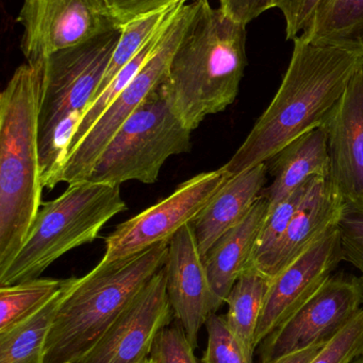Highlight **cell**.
<instances>
[{"mask_svg": "<svg viewBox=\"0 0 363 363\" xmlns=\"http://www.w3.org/2000/svg\"><path fill=\"white\" fill-rule=\"evenodd\" d=\"M343 260L363 274V200H345L337 223Z\"/></svg>", "mask_w": 363, "mask_h": 363, "instance_id": "484cf974", "label": "cell"}, {"mask_svg": "<svg viewBox=\"0 0 363 363\" xmlns=\"http://www.w3.org/2000/svg\"><path fill=\"white\" fill-rule=\"evenodd\" d=\"M269 170L266 163L232 177L191 222L202 257L228 230L240 223L261 196Z\"/></svg>", "mask_w": 363, "mask_h": 363, "instance_id": "ac0fdd59", "label": "cell"}, {"mask_svg": "<svg viewBox=\"0 0 363 363\" xmlns=\"http://www.w3.org/2000/svg\"><path fill=\"white\" fill-rule=\"evenodd\" d=\"M123 27L82 44L51 53L40 61L38 155L44 188L53 189L72 138L93 102Z\"/></svg>", "mask_w": 363, "mask_h": 363, "instance_id": "277c9868", "label": "cell"}, {"mask_svg": "<svg viewBox=\"0 0 363 363\" xmlns=\"http://www.w3.org/2000/svg\"><path fill=\"white\" fill-rule=\"evenodd\" d=\"M315 179L317 177L309 179L294 189V191H292L289 196L277 203L274 207L269 209L268 216H266L259 235H258L253 258L247 268H251V267L257 268L276 249L277 245L283 239L286 230L289 228L300 203L303 202L311 186L315 183Z\"/></svg>", "mask_w": 363, "mask_h": 363, "instance_id": "cb8c5ba5", "label": "cell"}, {"mask_svg": "<svg viewBox=\"0 0 363 363\" xmlns=\"http://www.w3.org/2000/svg\"><path fill=\"white\" fill-rule=\"evenodd\" d=\"M273 182L264 187L261 196L270 208L313 177L328 178L330 159L327 134L324 125L298 136L266 162Z\"/></svg>", "mask_w": 363, "mask_h": 363, "instance_id": "d6986e66", "label": "cell"}, {"mask_svg": "<svg viewBox=\"0 0 363 363\" xmlns=\"http://www.w3.org/2000/svg\"><path fill=\"white\" fill-rule=\"evenodd\" d=\"M363 355V308L309 363H351Z\"/></svg>", "mask_w": 363, "mask_h": 363, "instance_id": "83f0119b", "label": "cell"}, {"mask_svg": "<svg viewBox=\"0 0 363 363\" xmlns=\"http://www.w3.org/2000/svg\"><path fill=\"white\" fill-rule=\"evenodd\" d=\"M345 202L330 179L317 177L281 242L256 269L274 279L337 225Z\"/></svg>", "mask_w": 363, "mask_h": 363, "instance_id": "2e32d148", "label": "cell"}, {"mask_svg": "<svg viewBox=\"0 0 363 363\" xmlns=\"http://www.w3.org/2000/svg\"><path fill=\"white\" fill-rule=\"evenodd\" d=\"M208 345L202 363H249L238 341L230 332L225 315L211 313L205 322Z\"/></svg>", "mask_w": 363, "mask_h": 363, "instance_id": "4316f807", "label": "cell"}, {"mask_svg": "<svg viewBox=\"0 0 363 363\" xmlns=\"http://www.w3.org/2000/svg\"><path fill=\"white\" fill-rule=\"evenodd\" d=\"M192 12L193 1L180 2L175 6L151 57L87 135L68 153L58 176V184L87 180L98 157L113 136L166 78L173 53L189 23Z\"/></svg>", "mask_w": 363, "mask_h": 363, "instance_id": "ba28073f", "label": "cell"}, {"mask_svg": "<svg viewBox=\"0 0 363 363\" xmlns=\"http://www.w3.org/2000/svg\"><path fill=\"white\" fill-rule=\"evenodd\" d=\"M164 269L166 292L175 318L196 350L200 328L217 311L204 257L198 250L191 223L170 239Z\"/></svg>", "mask_w": 363, "mask_h": 363, "instance_id": "5bb4252c", "label": "cell"}, {"mask_svg": "<svg viewBox=\"0 0 363 363\" xmlns=\"http://www.w3.org/2000/svg\"><path fill=\"white\" fill-rule=\"evenodd\" d=\"M326 345H327V343H326ZM326 345H313V347H308V349L290 354V355L279 358L276 362L271 363H309L320 353V351H321Z\"/></svg>", "mask_w": 363, "mask_h": 363, "instance_id": "d6a6232c", "label": "cell"}, {"mask_svg": "<svg viewBox=\"0 0 363 363\" xmlns=\"http://www.w3.org/2000/svg\"><path fill=\"white\" fill-rule=\"evenodd\" d=\"M191 133L159 86L113 136L85 181L156 183L168 159L191 150Z\"/></svg>", "mask_w": 363, "mask_h": 363, "instance_id": "52a82bcc", "label": "cell"}, {"mask_svg": "<svg viewBox=\"0 0 363 363\" xmlns=\"http://www.w3.org/2000/svg\"><path fill=\"white\" fill-rule=\"evenodd\" d=\"M67 279H33L0 287V333L16 325L46 304Z\"/></svg>", "mask_w": 363, "mask_h": 363, "instance_id": "603a6c76", "label": "cell"}, {"mask_svg": "<svg viewBox=\"0 0 363 363\" xmlns=\"http://www.w3.org/2000/svg\"><path fill=\"white\" fill-rule=\"evenodd\" d=\"M173 10H174V9H173ZM170 15H168V17H170ZM168 17L166 18V21L162 23L161 27L157 30V32L147 40L146 44L139 51L138 55L134 57V59L128 63V65L115 77L114 80L111 82V84L92 102L91 106H90V108H87V112H85V116H83L78 129H77L74 138H72L68 153H70V151L81 142V140L87 135V132L95 125L96 121L104 114V111H106L107 108L111 106V104L119 97V94L129 84L130 81L138 74L139 70L142 68L145 62L151 57V53H153L156 46H157L158 40H159L160 36H161L162 32H163L164 27H166V23H168Z\"/></svg>", "mask_w": 363, "mask_h": 363, "instance_id": "d4e9b609", "label": "cell"}, {"mask_svg": "<svg viewBox=\"0 0 363 363\" xmlns=\"http://www.w3.org/2000/svg\"><path fill=\"white\" fill-rule=\"evenodd\" d=\"M229 177L220 168L183 182L168 198L119 224L106 238L99 264L131 257L170 239L208 204Z\"/></svg>", "mask_w": 363, "mask_h": 363, "instance_id": "30bf717a", "label": "cell"}, {"mask_svg": "<svg viewBox=\"0 0 363 363\" xmlns=\"http://www.w3.org/2000/svg\"><path fill=\"white\" fill-rule=\"evenodd\" d=\"M343 260L337 225L271 281L256 330V347L283 325L332 277Z\"/></svg>", "mask_w": 363, "mask_h": 363, "instance_id": "4fadbf2b", "label": "cell"}, {"mask_svg": "<svg viewBox=\"0 0 363 363\" xmlns=\"http://www.w3.org/2000/svg\"><path fill=\"white\" fill-rule=\"evenodd\" d=\"M40 83V61L23 64L0 95V272L23 247L43 203Z\"/></svg>", "mask_w": 363, "mask_h": 363, "instance_id": "3957f363", "label": "cell"}, {"mask_svg": "<svg viewBox=\"0 0 363 363\" xmlns=\"http://www.w3.org/2000/svg\"><path fill=\"white\" fill-rule=\"evenodd\" d=\"M272 279L256 268H247L230 290L226 323L249 363L254 362L256 330Z\"/></svg>", "mask_w": 363, "mask_h": 363, "instance_id": "7402d4cb", "label": "cell"}, {"mask_svg": "<svg viewBox=\"0 0 363 363\" xmlns=\"http://www.w3.org/2000/svg\"><path fill=\"white\" fill-rule=\"evenodd\" d=\"M27 63L119 29L108 0H23L16 18Z\"/></svg>", "mask_w": 363, "mask_h": 363, "instance_id": "8fae6325", "label": "cell"}, {"mask_svg": "<svg viewBox=\"0 0 363 363\" xmlns=\"http://www.w3.org/2000/svg\"><path fill=\"white\" fill-rule=\"evenodd\" d=\"M141 363H149V357L146 358V359L143 360V362Z\"/></svg>", "mask_w": 363, "mask_h": 363, "instance_id": "e575fe53", "label": "cell"}, {"mask_svg": "<svg viewBox=\"0 0 363 363\" xmlns=\"http://www.w3.org/2000/svg\"><path fill=\"white\" fill-rule=\"evenodd\" d=\"M269 209L270 203L260 196L244 219L225 233L204 256L217 313L225 304L230 290L249 267Z\"/></svg>", "mask_w": 363, "mask_h": 363, "instance_id": "e0dca14e", "label": "cell"}, {"mask_svg": "<svg viewBox=\"0 0 363 363\" xmlns=\"http://www.w3.org/2000/svg\"><path fill=\"white\" fill-rule=\"evenodd\" d=\"M363 277L332 275L283 325L260 343L261 362L271 363L318 345H326L359 313Z\"/></svg>", "mask_w": 363, "mask_h": 363, "instance_id": "9c48e42d", "label": "cell"}, {"mask_svg": "<svg viewBox=\"0 0 363 363\" xmlns=\"http://www.w3.org/2000/svg\"><path fill=\"white\" fill-rule=\"evenodd\" d=\"M174 318L163 266L77 363H141L151 355L157 335Z\"/></svg>", "mask_w": 363, "mask_h": 363, "instance_id": "7c38bea8", "label": "cell"}, {"mask_svg": "<svg viewBox=\"0 0 363 363\" xmlns=\"http://www.w3.org/2000/svg\"><path fill=\"white\" fill-rule=\"evenodd\" d=\"M181 324L166 326L156 337L149 359L153 363H202L196 358Z\"/></svg>", "mask_w": 363, "mask_h": 363, "instance_id": "f1b7e54d", "label": "cell"}, {"mask_svg": "<svg viewBox=\"0 0 363 363\" xmlns=\"http://www.w3.org/2000/svg\"><path fill=\"white\" fill-rule=\"evenodd\" d=\"M323 125L330 159L328 179L345 200H363V68Z\"/></svg>", "mask_w": 363, "mask_h": 363, "instance_id": "9a60e30c", "label": "cell"}, {"mask_svg": "<svg viewBox=\"0 0 363 363\" xmlns=\"http://www.w3.org/2000/svg\"><path fill=\"white\" fill-rule=\"evenodd\" d=\"M283 82L232 159L221 168L229 178L266 163L292 140L321 127L363 68V52L319 46L294 38Z\"/></svg>", "mask_w": 363, "mask_h": 363, "instance_id": "6da1fadb", "label": "cell"}, {"mask_svg": "<svg viewBox=\"0 0 363 363\" xmlns=\"http://www.w3.org/2000/svg\"><path fill=\"white\" fill-rule=\"evenodd\" d=\"M149 363H153V362H151V359H149Z\"/></svg>", "mask_w": 363, "mask_h": 363, "instance_id": "d590c367", "label": "cell"}, {"mask_svg": "<svg viewBox=\"0 0 363 363\" xmlns=\"http://www.w3.org/2000/svg\"><path fill=\"white\" fill-rule=\"evenodd\" d=\"M126 209L121 186L68 184L61 196L40 205L23 247L0 272V287L38 279L64 254L93 242L107 222Z\"/></svg>", "mask_w": 363, "mask_h": 363, "instance_id": "8992f818", "label": "cell"}, {"mask_svg": "<svg viewBox=\"0 0 363 363\" xmlns=\"http://www.w3.org/2000/svg\"><path fill=\"white\" fill-rule=\"evenodd\" d=\"M168 243L131 257L98 264L79 277L53 320L44 363H77L112 325L145 284L166 264Z\"/></svg>", "mask_w": 363, "mask_h": 363, "instance_id": "5b68a950", "label": "cell"}, {"mask_svg": "<svg viewBox=\"0 0 363 363\" xmlns=\"http://www.w3.org/2000/svg\"><path fill=\"white\" fill-rule=\"evenodd\" d=\"M351 363H363V355L360 356V357L356 358V359Z\"/></svg>", "mask_w": 363, "mask_h": 363, "instance_id": "836d02e7", "label": "cell"}, {"mask_svg": "<svg viewBox=\"0 0 363 363\" xmlns=\"http://www.w3.org/2000/svg\"><path fill=\"white\" fill-rule=\"evenodd\" d=\"M194 0H108L109 6L119 25H127L136 19L166 10L180 2Z\"/></svg>", "mask_w": 363, "mask_h": 363, "instance_id": "f546056e", "label": "cell"}, {"mask_svg": "<svg viewBox=\"0 0 363 363\" xmlns=\"http://www.w3.org/2000/svg\"><path fill=\"white\" fill-rule=\"evenodd\" d=\"M78 279H67L46 304L16 325L0 333V363H44L45 345L53 320Z\"/></svg>", "mask_w": 363, "mask_h": 363, "instance_id": "ffe728a7", "label": "cell"}, {"mask_svg": "<svg viewBox=\"0 0 363 363\" xmlns=\"http://www.w3.org/2000/svg\"><path fill=\"white\" fill-rule=\"evenodd\" d=\"M246 64V26L209 0H194L160 89L175 115L194 131L207 116L234 104Z\"/></svg>", "mask_w": 363, "mask_h": 363, "instance_id": "7a4b0ae2", "label": "cell"}, {"mask_svg": "<svg viewBox=\"0 0 363 363\" xmlns=\"http://www.w3.org/2000/svg\"><path fill=\"white\" fill-rule=\"evenodd\" d=\"M278 0H220V9L242 25L253 21L271 9L276 8Z\"/></svg>", "mask_w": 363, "mask_h": 363, "instance_id": "1f68e13d", "label": "cell"}, {"mask_svg": "<svg viewBox=\"0 0 363 363\" xmlns=\"http://www.w3.org/2000/svg\"><path fill=\"white\" fill-rule=\"evenodd\" d=\"M298 36L319 46L363 52V0H321Z\"/></svg>", "mask_w": 363, "mask_h": 363, "instance_id": "44dd1931", "label": "cell"}, {"mask_svg": "<svg viewBox=\"0 0 363 363\" xmlns=\"http://www.w3.org/2000/svg\"><path fill=\"white\" fill-rule=\"evenodd\" d=\"M321 0H278L276 8L283 13L288 40L300 35Z\"/></svg>", "mask_w": 363, "mask_h": 363, "instance_id": "4dcf8cb0", "label": "cell"}]
</instances>
